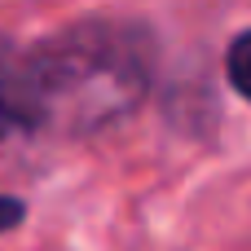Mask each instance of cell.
Masks as SVG:
<instances>
[{
	"label": "cell",
	"instance_id": "1",
	"mask_svg": "<svg viewBox=\"0 0 251 251\" xmlns=\"http://www.w3.org/2000/svg\"><path fill=\"white\" fill-rule=\"evenodd\" d=\"M154 79V40L137 22H79L0 62V124L40 137H93L132 115Z\"/></svg>",
	"mask_w": 251,
	"mask_h": 251
},
{
	"label": "cell",
	"instance_id": "3",
	"mask_svg": "<svg viewBox=\"0 0 251 251\" xmlns=\"http://www.w3.org/2000/svg\"><path fill=\"white\" fill-rule=\"evenodd\" d=\"M18 221H22V203L13 194H0V234H9Z\"/></svg>",
	"mask_w": 251,
	"mask_h": 251
},
{
	"label": "cell",
	"instance_id": "2",
	"mask_svg": "<svg viewBox=\"0 0 251 251\" xmlns=\"http://www.w3.org/2000/svg\"><path fill=\"white\" fill-rule=\"evenodd\" d=\"M225 71H229V84L251 101V31L234 35V44L225 53Z\"/></svg>",
	"mask_w": 251,
	"mask_h": 251
}]
</instances>
